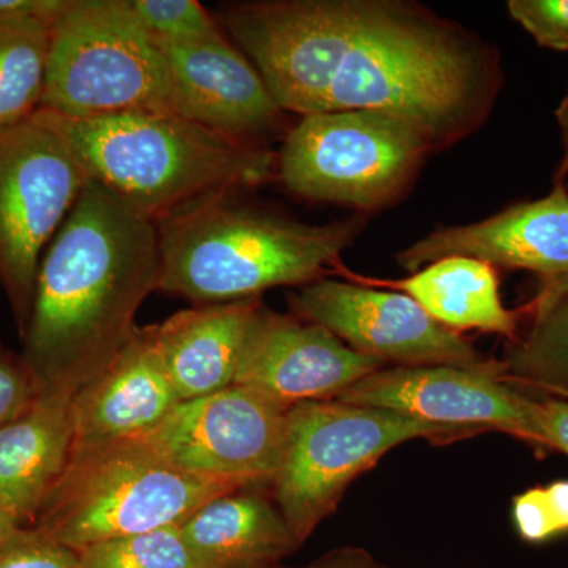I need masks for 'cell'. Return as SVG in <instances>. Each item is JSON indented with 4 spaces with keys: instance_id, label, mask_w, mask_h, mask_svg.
<instances>
[{
    "instance_id": "4316f807",
    "label": "cell",
    "mask_w": 568,
    "mask_h": 568,
    "mask_svg": "<svg viewBox=\"0 0 568 568\" xmlns=\"http://www.w3.org/2000/svg\"><path fill=\"white\" fill-rule=\"evenodd\" d=\"M507 10L540 47L568 51V0H510Z\"/></svg>"
},
{
    "instance_id": "8fae6325",
    "label": "cell",
    "mask_w": 568,
    "mask_h": 568,
    "mask_svg": "<svg viewBox=\"0 0 568 568\" xmlns=\"http://www.w3.org/2000/svg\"><path fill=\"white\" fill-rule=\"evenodd\" d=\"M500 362L485 368L395 366L381 368L334 399L422 418L465 435L503 432L538 447L536 399L507 379Z\"/></svg>"
},
{
    "instance_id": "83f0119b",
    "label": "cell",
    "mask_w": 568,
    "mask_h": 568,
    "mask_svg": "<svg viewBox=\"0 0 568 568\" xmlns=\"http://www.w3.org/2000/svg\"><path fill=\"white\" fill-rule=\"evenodd\" d=\"M40 392V381L21 355L0 345V429L28 410Z\"/></svg>"
},
{
    "instance_id": "7402d4cb",
    "label": "cell",
    "mask_w": 568,
    "mask_h": 568,
    "mask_svg": "<svg viewBox=\"0 0 568 568\" xmlns=\"http://www.w3.org/2000/svg\"><path fill=\"white\" fill-rule=\"evenodd\" d=\"M504 364L507 379L517 386L548 394L568 388V295L534 317L532 331L511 347Z\"/></svg>"
},
{
    "instance_id": "6da1fadb",
    "label": "cell",
    "mask_w": 568,
    "mask_h": 568,
    "mask_svg": "<svg viewBox=\"0 0 568 568\" xmlns=\"http://www.w3.org/2000/svg\"><path fill=\"white\" fill-rule=\"evenodd\" d=\"M282 110L381 111L433 145L473 133L499 89L488 47L395 0H265L220 14Z\"/></svg>"
},
{
    "instance_id": "d6986e66",
    "label": "cell",
    "mask_w": 568,
    "mask_h": 568,
    "mask_svg": "<svg viewBox=\"0 0 568 568\" xmlns=\"http://www.w3.org/2000/svg\"><path fill=\"white\" fill-rule=\"evenodd\" d=\"M261 485L205 504L181 526L201 568H267L301 547Z\"/></svg>"
},
{
    "instance_id": "8992f818",
    "label": "cell",
    "mask_w": 568,
    "mask_h": 568,
    "mask_svg": "<svg viewBox=\"0 0 568 568\" xmlns=\"http://www.w3.org/2000/svg\"><path fill=\"white\" fill-rule=\"evenodd\" d=\"M40 110L71 119L171 112L166 58L130 0H65L51 24Z\"/></svg>"
},
{
    "instance_id": "7a4b0ae2",
    "label": "cell",
    "mask_w": 568,
    "mask_h": 568,
    "mask_svg": "<svg viewBox=\"0 0 568 568\" xmlns=\"http://www.w3.org/2000/svg\"><path fill=\"white\" fill-rule=\"evenodd\" d=\"M156 223L89 181L41 257L21 357L43 390L74 398L129 345L156 291Z\"/></svg>"
},
{
    "instance_id": "277c9868",
    "label": "cell",
    "mask_w": 568,
    "mask_h": 568,
    "mask_svg": "<svg viewBox=\"0 0 568 568\" xmlns=\"http://www.w3.org/2000/svg\"><path fill=\"white\" fill-rule=\"evenodd\" d=\"M233 194V193H231ZM216 194L156 223V291L211 305L323 278L353 242L357 224H306Z\"/></svg>"
},
{
    "instance_id": "484cf974",
    "label": "cell",
    "mask_w": 568,
    "mask_h": 568,
    "mask_svg": "<svg viewBox=\"0 0 568 568\" xmlns=\"http://www.w3.org/2000/svg\"><path fill=\"white\" fill-rule=\"evenodd\" d=\"M0 568H82L80 555L36 528H18L0 545Z\"/></svg>"
},
{
    "instance_id": "d4e9b609",
    "label": "cell",
    "mask_w": 568,
    "mask_h": 568,
    "mask_svg": "<svg viewBox=\"0 0 568 568\" xmlns=\"http://www.w3.org/2000/svg\"><path fill=\"white\" fill-rule=\"evenodd\" d=\"M515 528L529 544H541L568 534V480L530 488L514 499Z\"/></svg>"
},
{
    "instance_id": "ba28073f",
    "label": "cell",
    "mask_w": 568,
    "mask_h": 568,
    "mask_svg": "<svg viewBox=\"0 0 568 568\" xmlns=\"http://www.w3.org/2000/svg\"><path fill=\"white\" fill-rule=\"evenodd\" d=\"M432 145L416 125L387 112H317L287 134L280 178L306 200L375 207L405 186Z\"/></svg>"
},
{
    "instance_id": "44dd1931",
    "label": "cell",
    "mask_w": 568,
    "mask_h": 568,
    "mask_svg": "<svg viewBox=\"0 0 568 568\" xmlns=\"http://www.w3.org/2000/svg\"><path fill=\"white\" fill-rule=\"evenodd\" d=\"M52 22L0 13V129L40 110Z\"/></svg>"
},
{
    "instance_id": "7c38bea8",
    "label": "cell",
    "mask_w": 568,
    "mask_h": 568,
    "mask_svg": "<svg viewBox=\"0 0 568 568\" xmlns=\"http://www.w3.org/2000/svg\"><path fill=\"white\" fill-rule=\"evenodd\" d=\"M290 302L301 320L327 328L357 353L384 364L459 368L493 364L406 294L320 278L291 294Z\"/></svg>"
},
{
    "instance_id": "5b68a950",
    "label": "cell",
    "mask_w": 568,
    "mask_h": 568,
    "mask_svg": "<svg viewBox=\"0 0 568 568\" xmlns=\"http://www.w3.org/2000/svg\"><path fill=\"white\" fill-rule=\"evenodd\" d=\"M245 487L185 473L141 436L111 440L71 450L32 528L80 552L114 538L182 526L205 504Z\"/></svg>"
},
{
    "instance_id": "e0dca14e",
    "label": "cell",
    "mask_w": 568,
    "mask_h": 568,
    "mask_svg": "<svg viewBox=\"0 0 568 568\" xmlns=\"http://www.w3.org/2000/svg\"><path fill=\"white\" fill-rule=\"evenodd\" d=\"M260 298L200 305L148 325L153 346L182 402L234 386Z\"/></svg>"
},
{
    "instance_id": "3957f363",
    "label": "cell",
    "mask_w": 568,
    "mask_h": 568,
    "mask_svg": "<svg viewBox=\"0 0 568 568\" xmlns=\"http://www.w3.org/2000/svg\"><path fill=\"white\" fill-rule=\"evenodd\" d=\"M91 181L102 183L152 222L216 194L272 178L274 155L174 112L133 111L71 119L39 110Z\"/></svg>"
},
{
    "instance_id": "2e32d148",
    "label": "cell",
    "mask_w": 568,
    "mask_h": 568,
    "mask_svg": "<svg viewBox=\"0 0 568 568\" xmlns=\"http://www.w3.org/2000/svg\"><path fill=\"white\" fill-rule=\"evenodd\" d=\"M181 403L149 327H138L102 375L71 399L73 448L148 435Z\"/></svg>"
},
{
    "instance_id": "4dcf8cb0",
    "label": "cell",
    "mask_w": 568,
    "mask_h": 568,
    "mask_svg": "<svg viewBox=\"0 0 568 568\" xmlns=\"http://www.w3.org/2000/svg\"><path fill=\"white\" fill-rule=\"evenodd\" d=\"M568 295V275L558 276V278L547 280L541 286L540 293L536 295L529 305V313H532L534 317L544 315L547 310L551 308L556 302L560 298L567 297Z\"/></svg>"
},
{
    "instance_id": "5bb4252c",
    "label": "cell",
    "mask_w": 568,
    "mask_h": 568,
    "mask_svg": "<svg viewBox=\"0 0 568 568\" xmlns=\"http://www.w3.org/2000/svg\"><path fill=\"white\" fill-rule=\"evenodd\" d=\"M156 41L168 62L171 112L250 144L274 129L282 108L260 71L223 33L182 43Z\"/></svg>"
},
{
    "instance_id": "52a82bcc",
    "label": "cell",
    "mask_w": 568,
    "mask_h": 568,
    "mask_svg": "<svg viewBox=\"0 0 568 568\" xmlns=\"http://www.w3.org/2000/svg\"><path fill=\"white\" fill-rule=\"evenodd\" d=\"M465 436L377 407L317 399L290 407L283 457L271 487L298 544L334 514L355 478L392 448L414 439Z\"/></svg>"
},
{
    "instance_id": "603a6c76",
    "label": "cell",
    "mask_w": 568,
    "mask_h": 568,
    "mask_svg": "<svg viewBox=\"0 0 568 568\" xmlns=\"http://www.w3.org/2000/svg\"><path fill=\"white\" fill-rule=\"evenodd\" d=\"M78 555L82 568H201L181 526L102 541Z\"/></svg>"
},
{
    "instance_id": "836d02e7",
    "label": "cell",
    "mask_w": 568,
    "mask_h": 568,
    "mask_svg": "<svg viewBox=\"0 0 568 568\" xmlns=\"http://www.w3.org/2000/svg\"><path fill=\"white\" fill-rule=\"evenodd\" d=\"M552 396H558V398L568 399V388H560V390L549 392Z\"/></svg>"
},
{
    "instance_id": "f546056e",
    "label": "cell",
    "mask_w": 568,
    "mask_h": 568,
    "mask_svg": "<svg viewBox=\"0 0 568 568\" xmlns=\"http://www.w3.org/2000/svg\"><path fill=\"white\" fill-rule=\"evenodd\" d=\"M267 568H284L282 566H272ZM304 568H387L377 562L366 549L345 547L334 549L327 552L323 558L315 560Z\"/></svg>"
},
{
    "instance_id": "f1b7e54d",
    "label": "cell",
    "mask_w": 568,
    "mask_h": 568,
    "mask_svg": "<svg viewBox=\"0 0 568 568\" xmlns=\"http://www.w3.org/2000/svg\"><path fill=\"white\" fill-rule=\"evenodd\" d=\"M538 448L560 452L568 457V399L552 398L536 402Z\"/></svg>"
},
{
    "instance_id": "9a60e30c",
    "label": "cell",
    "mask_w": 568,
    "mask_h": 568,
    "mask_svg": "<svg viewBox=\"0 0 568 568\" xmlns=\"http://www.w3.org/2000/svg\"><path fill=\"white\" fill-rule=\"evenodd\" d=\"M448 256L526 268L547 280L568 275V192L562 182L541 200L467 226L439 227L398 254L406 271Z\"/></svg>"
},
{
    "instance_id": "ac0fdd59",
    "label": "cell",
    "mask_w": 568,
    "mask_h": 568,
    "mask_svg": "<svg viewBox=\"0 0 568 568\" xmlns=\"http://www.w3.org/2000/svg\"><path fill=\"white\" fill-rule=\"evenodd\" d=\"M70 396L43 390L0 429V510L32 528L69 466L74 429Z\"/></svg>"
},
{
    "instance_id": "30bf717a",
    "label": "cell",
    "mask_w": 568,
    "mask_h": 568,
    "mask_svg": "<svg viewBox=\"0 0 568 568\" xmlns=\"http://www.w3.org/2000/svg\"><path fill=\"white\" fill-rule=\"evenodd\" d=\"M290 407L241 386L182 402L141 436L170 465L196 476L271 485Z\"/></svg>"
},
{
    "instance_id": "4fadbf2b",
    "label": "cell",
    "mask_w": 568,
    "mask_h": 568,
    "mask_svg": "<svg viewBox=\"0 0 568 568\" xmlns=\"http://www.w3.org/2000/svg\"><path fill=\"white\" fill-rule=\"evenodd\" d=\"M386 364L357 353L321 325L261 305L246 335L234 386L293 407L334 399Z\"/></svg>"
},
{
    "instance_id": "cb8c5ba5",
    "label": "cell",
    "mask_w": 568,
    "mask_h": 568,
    "mask_svg": "<svg viewBox=\"0 0 568 568\" xmlns=\"http://www.w3.org/2000/svg\"><path fill=\"white\" fill-rule=\"evenodd\" d=\"M130 6L145 31L160 41L182 43L222 33L211 14L194 0H130Z\"/></svg>"
},
{
    "instance_id": "9c48e42d",
    "label": "cell",
    "mask_w": 568,
    "mask_h": 568,
    "mask_svg": "<svg viewBox=\"0 0 568 568\" xmlns=\"http://www.w3.org/2000/svg\"><path fill=\"white\" fill-rule=\"evenodd\" d=\"M89 181L61 134L36 114L0 129V286L21 338L41 257Z\"/></svg>"
},
{
    "instance_id": "ffe728a7",
    "label": "cell",
    "mask_w": 568,
    "mask_h": 568,
    "mask_svg": "<svg viewBox=\"0 0 568 568\" xmlns=\"http://www.w3.org/2000/svg\"><path fill=\"white\" fill-rule=\"evenodd\" d=\"M388 284L409 295L433 320L452 331L476 328L517 339V313L503 305L491 264L474 257L448 256L409 278Z\"/></svg>"
},
{
    "instance_id": "1f68e13d",
    "label": "cell",
    "mask_w": 568,
    "mask_h": 568,
    "mask_svg": "<svg viewBox=\"0 0 568 568\" xmlns=\"http://www.w3.org/2000/svg\"><path fill=\"white\" fill-rule=\"evenodd\" d=\"M556 121H558L560 138H562L564 155L558 170V179L566 178L568 174V91L556 110Z\"/></svg>"
},
{
    "instance_id": "d6a6232c",
    "label": "cell",
    "mask_w": 568,
    "mask_h": 568,
    "mask_svg": "<svg viewBox=\"0 0 568 568\" xmlns=\"http://www.w3.org/2000/svg\"><path fill=\"white\" fill-rule=\"evenodd\" d=\"M18 528H21L14 519H11L9 515L3 514L0 510V545L7 540Z\"/></svg>"
}]
</instances>
